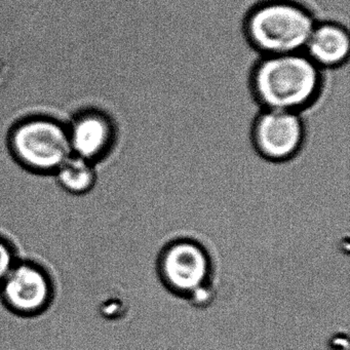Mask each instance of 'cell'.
Here are the masks:
<instances>
[{
    "mask_svg": "<svg viewBox=\"0 0 350 350\" xmlns=\"http://www.w3.org/2000/svg\"><path fill=\"white\" fill-rule=\"evenodd\" d=\"M66 126L72 155L95 165L111 153L118 141L116 122L101 108H81Z\"/></svg>",
    "mask_w": 350,
    "mask_h": 350,
    "instance_id": "cell-7",
    "label": "cell"
},
{
    "mask_svg": "<svg viewBox=\"0 0 350 350\" xmlns=\"http://www.w3.org/2000/svg\"><path fill=\"white\" fill-rule=\"evenodd\" d=\"M303 53L321 70L341 68L349 58V30L337 20H319Z\"/></svg>",
    "mask_w": 350,
    "mask_h": 350,
    "instance_id": "cell-8",
    "label": "cell"
},
{
    "mask_svg": "<svg viewBox=\"0 0 350 350\" xmlns=\"http://www.w3.org/2000/svg\"><path fill=\"white\" fill-rule=\"evenodd\" d=\"M303 113L288 110L260 109L252 120V146L264 161L282 163L292 161L306 141Z\"/></svg>",
    "mask_w": 350,
    "mask_h": 350,
    "instance_id": "cell-5",
    "label": "cell"
},
{
    "mask_svg": "<svg viewBox=\"0 0 350 350\" xmlns=\"http://www.w3.org/2000/svg\"><path fill=\"white\" fill-rule=\"evenodd\" d=\"M54 291V280L44 266L19 259L0 286V297L12 312L33 317L52 304Z\"/></svg>",
    "mask_w": 350,
    "mask_h": 350,
    "instance_id": "cell-6",
    "label": "cell"
},
{
    "mask_svg": "<svg viewBox=\"0 0 350 350\" xmlns=\"http://www.w3.org/2000/svg\"><path fill=\"white\" fill-rule=\"evenodd\" d=\"M8 147L22 167L42 175H54L72 155L66 124L46 114H32L15 122L8 135Z\"/></svg>",
    "mask_w": 350,
    "mask_h": 350,
    "instance_id": "cell-4",
    "label": "cell"
},
{
    "mask_svg": "<svg viewBox=\"0 0 350 350\" xmlns=\"http://www.w3.org/2000/svg\"><path fill=\"white\" fill-rule=\"evenodd\" d=\"M317 21L299 0H260L245 14L243 31L258 56L292 54L304 51Z\"/></svg>",
    "mask_w": 350,
    "mask_h": 350,
    "instance_id": "cell-2",
    "label": "cell"
},
{
    "mask_svg": "<svg viewBox=\"0 0 350 350\" xmlns=\"http://www.w3.org/2000/svg\"><path fill=\"white\" fill-rule=\"evenodd\" d=\"M60 187L73 196H83L95 187V163L71 155L54 174Z\"/></svg>",
    "mask_w": 350,
    "mask_h": 350,
    "instance_id": "cell-9",
    "label": "cell"
},
{
    "mask_svg": "<svg viewBox=\"0 0 350 350\" xmlns=\"http://www.w3.org/2000/svg\"><path fill=\"white\" fill-rule=\"evenodd\" d=\"M157 273L163 288L196 305L211 300L214 262L208 250L191 237L167 241L157 258Z\"/></svg>",
    "mask_w": 350,
    "mask_h": 350,
    "instance_id": "cell-3",
    "label": "cell"
},
{
    "mask_svg": "<svg viewBox=\"0 0 350 350\" xmlns=\"http://www.w3.org/2000/svg\"><path fill=\"white\" fill-rule=\"evenodd\" d=\"M249 83L260 109L303 113L323 93L325 77L305 53H292L258 57Z\"/></svg>",
    "mask_w": 350,
    "mask_h": 350,
    "instance_id": "cell-1",
    "label": "cell"
},
{
    "mask_svg": "<svg viewBox=\"0 0 350 350\" xmlns=\"http://www.w3.org/2000/svg\"><path fill=\"white\" fill-rule=\"evenodd\" d=\"M18 260L19 258L13 243L0 235V286Z\"/></svg>",
    "mask_w": 350,
    "mask_h": 350,
    "instance_id": "cell-10",
    "label": "cell"
}]
</instances>
